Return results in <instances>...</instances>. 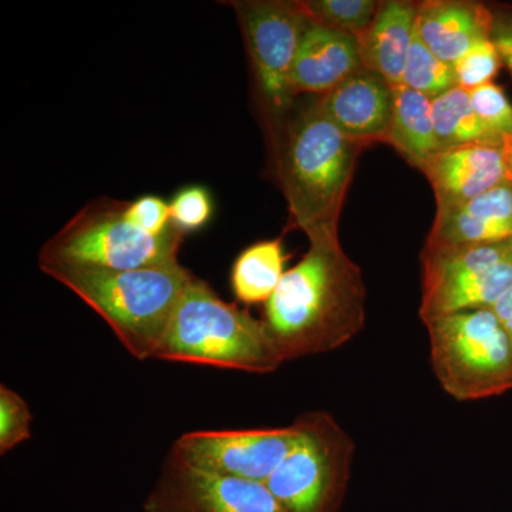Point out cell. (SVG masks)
<instances>
[{
  "label": "cell",
  "mask_w": 512,
  "mask_h": 512,
  "mask_svg": "<svg viewBox=\"0 0 512 512\" xmlns=\"http://www.w3.org/2000/svg\"><path fill=\"white\" fill-rule=\"evenodd\" d=\"M491 309L497 315L498 320H500L501 325H503L505 332L508 333L512 342V288Z\"/></svg>",
  "instance_id": "obj_29"
},
{
  "label": "cell",
  "mask_w": 512,
  "mask_h": 512,
  "mask_svg": "<svg viewBox=\"0 0 512 512\" xmlns=\"http://www.w3.org/2000/svg\"><path fill=\"white\" fill-rule=\"evenodd\" d=\"M106 320L134 359H154L181 296L194 275L180 262L131 271L39 266Z\"/></svg>",
  "instance_id": "obj_3"
},
{
  "label": "cell",
  "mask_w": 512,
  "mask_h": 512,
  "mask_svg": "<svg viewBox=\"0 0 512 512\" xmlns=\"http://www.w3.org/2000/svg\"><path fill=\"white\" fill-rule=\"evenodd\" d=\"M309 19L326 28L359 37L376 18L375 0H299Z\"/></svg>",
  "instance_id": "obj_22"
},
{
  "label": "cell",
  "mask_w": 512,
  "mask_h": 512,
  "mask_svg": "<svg viewBox=\"0 0 512 512\" xmlns=\"http://www.w3.org/2000/svg\"><path fill=\"white\" fill-rule=\"evenodd\" d=\"M491 40L497 46L501 59L507 64L512 73V16L494 15L493 32Z\"/></svg>",
  "instance_id": "obj_28"
},
{
  "label": "cell",
  "mask_w": 512,
  "mask_h": 512,
  "mask_svg": "<svg viewBox=\"0 0 512 512\" xmlns=\"http://www.w3.org/2000/svg\"><path fill=\"white\" fill-rule=\"evenodd\" d=\"M128 201L87 202L39 252V266L66 265L131 271L178 261L183 232L154 237L127 217Z\"/></svg>",
  "instance_id": "obj_5"
},
{
  "label": "cell",
  "mask_w": 512,
  "mask_h": 512,
  "mask_svg": "<svg viewBox=\"0 0 512 512\" xmlns=\"http://www.w3.org/2000/svg\"><path fill=\"white\" fill-rule=\"evenodd\" d=\"M512 238V183L507 178L490 191L457 207L437 208L426 248L491 244Z\"/></svg>",
  "instance_id": "obj_14"
},
{
  "label": "cell",
  "mask_w": 512,
  "mask_h": 512,
  "mask_svg": "<svg viewBox=\"0 0 512 512\" xmlns=\"http://www.w3.org/2000/svg\"><path fill=\"white\" fill-rule=\"evenodd\" d=\"M431 101L403 84L394 87L392 124L386 144L420 171L426 170L441 151L434 130Z\"/></svg>",
  "instance_id": "obj_18"
},
{
  "label": "cell",
  "mask_w": 512,
  "mask_h": 512,
  "mask_svg": "<svg viewBox=\"0 0 512 512\" xmlns=\"http://www.w3.org/2000/svg\"><path fill=\"white\" fill-rule=\"evenodd\" d=\"M127 217L138 228L154 237L167 234L174 228L170 204L156 195H144L136 201H128Z\"/></svg>",
  "instance_id": "obj_27"
},
{
  "label": "cell",
  "mask_w": 512,
  "mask_h": 512,
  "mask_svg": "<svg viewBox=\"0 0 512 512\" xmlns=\"http://www.w3.org/2000/svg\"><path fill=\"white\" fill-rule=\"evenodd\" d=\"M501 153H503L505 178L512 183V136L505 138Z\"/></svg>",
  "instance_id": "obj_30"
},
{
  "label": "cell",
  "mask_w": 512,
  "mask_h": 512,
  "mask_svg": "<svg viewBox=\"0 0 512 512\" xmlns=\"http://www.w3.org/2000/svg\"><path fill=\"white\" fill-rule=\"evenodd\" d=\"M309 244L301 261L285 272L262 316L282 363L342 348L366 322L362 269L343 251L339 237Z\"/></svg>",
  "instance_id": "obj_1"
},
{
  "label": "cell",
  "mask_w": 512,
  "mask_h": 512,
  "mask_svg": "<svg viewBox=\"0 0 512 512\" xmlns=\"http://www.w3.org/2000/svg\"><path fill=\"white\" fill-rule=\"evenodd\" d=\"M419 3L406 0L380 2L376 18L359 37L363 67L400 86L404 66L416 33Z\"/></svg>",
  "instance_id": "obj_17"
},
{
  "label": "cell",
  "mask_w": 512,
  "mask_h": 512,
  "mask_svg": "<svg viewBox=\"0 0 512 512\" xmlns=\"http://www.w3.org/2000/svg\"><path fill=\"white\" fill-rule=\"evenodd\" d=\"M430 363L441 389L457 402L512 390V342L493 309H470L426 320Z\"/></svg>",
  "instance_id": "obj_6"
},
{
  "label": "cell",
  "mask_w": 512,
  "mask_h": 512,
  "mask_svg": "<svg viewBox=\"0 0 512 512\" xmlns=\"http://www.w3.org/2000/svg\"><path fill=\"white\" fill-rule=\"evenodd\" d=\"M32 420L29 404L19 393L2 384L0 386V454L25 443L32 437Z\"/></svg>",
  "instance_id": "obj_23"
},
{
  "label": "cell",
  "mask_w": 512,
  "mask_h": 512,
  "mask_svg": "<svg viewBox=\"0 0 512 512\" xmlns=\"http://www.w3.org/2000/svg\"><path fill=\"white\" fill-rule=\"evenodd\" d=\"M494 13L467 0L419 3L416 29L424 45L446 63L456 64L471 47L491 39Z\"/></svg>",
  "instance_id": "obj_15"
},
{
  "label": "cell",
  "mask_w": 512,
  "mask_h": 512,
  "mask_svg": "<svg viewBox=\"0 0 512 512\" xmlns=\"http://www.w3.org/2000/svg\"><path fill=\"white\" fill-rule=\"evenodd\" d=\"M402 84L430 100L458 87L453 64L434 55L420 39L417 29L404 66Z\"/></svg>",
  "instance_id": "obj_21"
},
{
  "label": "cell",
  "mask_w": 512,
  "mask_h": 512,
  "mask_svg": "<svg viewBox=\"0 0 512 512\" xmlns=\"http://www.w3.org/2000/svg\"><path fill=\"white\" fill-rule=\"evenodd\" d=\"M299 439L265 481L288 512H339L350 480L355 441L328 412L295 420Z\"/></svg>",
  "instance_id": "obj_7"
},
{
  "label": "cell",
  "mask_w": 512,
  "mask_h": 512,
  "mask_svg": "<svg viewBox=\"0 0 512 512\" xmlns=\"http://www.w3.org/2000/svg\"><path fill=\"white\" fill-rule=\"evenodd\" d=\"M171 222L183 234L198 231L208 224L212 217L210 192L204 187L191 185L178 191L170 204Z\"/></svg>",
  "instance_id": "obj_26"
},
{
  "label": "cell",
  "mask_w": 512,
  "mask_h": 512,
  "mask_svg": "<svg viewBox=\"0 0 512 512\" xmlns=\"http://www.w3.org/2000/svg\"><path fill=\"white\" fill-rule=\"evenodd\" d=\"M298 439L296 421L278 429L191 431L170 453L208 473L265 483Z\"/></svg>",
  "instance_id": "obj_10"
},
{
  "label": "cell",
  "mask_w": 512,
  "mask_h": 512,
  "mask_svg": "<svg viewBox=\"0 0 512 512\" xmlns=\"http://www.w3.org/2000/svg\"><path fill=\"white\" fill-rule=\"evenodd\" d=\"M362 67L355 36L309 19L293 62V96H325Z\"/></svg>",
  "instance_id": "obj_13"
},
{
  "label": "cell",
  "mask_w": 512,
  "mask_h": 512,
  "mask_svg": "<svg viewBox=\"0 0 512 512\" xmlns=\"http://www.w3.org/2000/svg\"><path fill=\"white\" fill-rule=\"evenodd\" d=\"M319 101L323 111L345 136L365 147L387 143L394 87L380 74L362 67L332 92L320 96Z\"/></svg>",
  "instance_id": "obj_12"
},
{
  "label": "cell",
  "mask_w": 512,
  "mask_h": 512,
  "mask_svg": "<svg viewBox=\"0 0 512 512\" xmlns=\"http://www.w3.org/2000/svg\"><path fill=\"white\" fill-rule=\"evenodd\" d=\"M229 5L244 35L258 103L272 126L295 103L291 73L309 18L301 2L289 0H235Z\"/></svg>",
  "instance_id": "obj_9"
},
{
  "label": "cell",
  "mask_w": 512,
  "mask_h": 512,
  "mask_svg": "<svg viewBox=\"0 0 512 512\" xmlns=\"http://www.w3.org/2000/svg\"><path fill=\"white\" fill-rule=\"evenodd\" d=\"M143 512H288L265 483L208 473L168 454Z\"/></svg>",
  "instance_id": "obj_11"
},
{
  "label": "cell",
  "mask_w": 512,
  "mask_h": 512,
  "mask_svg": "<svg viewBox=\"0 0 512 512\" xmlns=\"http://www.w3.org/2000/svg\"><path fill=\"white\" fill-rule=\"evenodd\" d=\"M276 178L284 192L293 228L309 241L339 237V218L363 144L339 130L319 97L296 99L281 120L269 126Z\"/></svg>",
  "instance_id": "obj_2"
},
{
  "label": "cell",
  "mask_w": 512,
  "mask_h": 512,
  "mask_svg": "<svg viewBox=\"0 0 512 512\" xmlns=\"http://www.w3.org/2000/svg\"><path fill=\"white\" fill-rule=\"evenodd\" d=\"M501 62L503 59L493 40L487 39L477 43L454 64L458 87L471 92L493 82Z\"/></svg>",
  "instance_id": "obj_25"
},
{
  "label": "cell",
  "mask_w": 512,
  "mask_h": 512,
  "mask_svg": "<svg viewBox=\"0 0 512 512\" xmlns=\"http://www.w3.org/2000/svg\"><path fill=\"white\" fill-rule=\"evenodd\" d=\"M157 360L192 363L266 375L282 365L262 319L222 301L192 278L173 313Z\"/></svg>",
  "instance_id": "obj_4"
},
{
  "label": "cell",
  "mask_w": 512,
  "mask_h": 512,
  "mask_svg": "<svg viewBox=\"0 0 512 512\" xmlns=\"http://www.w3.org/2000/svg\"><path fill=\"white\" fill-rule=\"evenodd\" d=\"M285 262L282 239H266L245 248L232 265L231 286L237 301L268 302L284 278Z\"/></svg>",
  "instance_id": "obj_19"
},
{
  "label": "cell",
  "mask_w": 512,
  "mask_h": 512,
  "mask_svg": "<svg viewBox=\"0 0 512 512\" xmlns=\"http://www.w3.org/2000/svg\"><path fill=\"white\" fill-rule=\"evenodd\" d=\"M423 322L448 313L491 309L512 288V238L491 244L423 248Z\"/></svg>",
  "instance_id": "obj_8"
},
{
  "label": "cell",
  "mask_w": 512,
  "mask_h": 512,
  "mask_svg": "<svg viewBox=\"0 0 512 512\" xmlns=\"http://www.w3.org/2000/svg\"><path fill=\"white\" fill-rule=\"evenodd\" d=\"M471 103L481 123L503 146L512 136V106L500 86L491 82L471 90Z\"/></svg>",
  "instance_id": "obj_24"
},
{
  "label": "cell",
  "mask_w": 512,
  "mask_h": 512,
  "mask_svg": "<svg viewBox=\"0 0 512 512\" xmlns=\"http://www.w3.org/2000/svg\"><path fill=\"white\" fill-rule=\"evenodd\" d=\"M423 173L436 195L437 208L457 207L503 183V153L487 146L450 148L440 151Z\"/></svg>",
  "instance_id": "obj_16"
},
{
  "label": "cell",
  "mask_w": 512,
  "mask_h": 512,
  "mask_svg": "<svg viewBox=\"0 0 512 512\" xmlns=\"http://www.w3.org/2000/svg\"><path fill=\"white\" fill-rule=\"evenodd\" d=\"M434 130L440 150L467 146L501 148L497 140L481 123L471 103L468 90H453L431 101Z\"/></svg>",
  "instance_id": "obj_20"
}]
</instances>
